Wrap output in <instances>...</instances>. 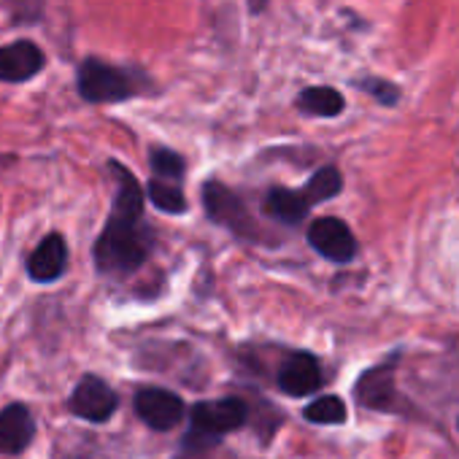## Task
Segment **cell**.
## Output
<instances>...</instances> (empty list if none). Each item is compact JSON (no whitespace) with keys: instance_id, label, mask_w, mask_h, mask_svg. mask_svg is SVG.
Masks as SVG:
<instances>
[{"instance_id":"2e32d148","label":"cell","mask_w":459,"mask_h":459,"mask_svg":"<svg viewBox=\"0 0 459 459\" xmlns=\"http://www.w3.org/2000/svg\"><path fill=\"white\" fill-rule=\"evenodd\" d=\"M303 416L311 424H346L349 408H346L343 397H338V394H322V397H316L314 403L306 405Z\"/></svg>"},{"instance_id":"30bf717a","label":"cell","mask_w":459,"mask_h":459,"mask_svg":"<svg viewBox=\"0 0 459 459\" xmlns=\"http://www.w3.org/2000/svg\"><path fill=\"white\" fill-rule=\"evenodd\" d=\"M44 52L33 41H14L9 47H0V82L20 84L44 71Z\"/></svg>"},{"instance_id":"d6986e66","label":"cell","mask_w":459,"mask_h":459,"mask_svg":"<svg viewBox=\"0 0 459 459\" xmlns=\"http://www.w3.org/2000/svg\"><path fill=\"white\" fill-rule=\"evenodd\" d=\"M359 87H362L368 95H373L376 100H381L384 106H394V103H397V98H400L397 87H394V84H389V82H381V79H362V82H359Z\"/></svg>"},{"instance_id":"ac0fdd59","label":"cell","mask_w":459,"mask_h":459,"mask_svg":"<svg viewBox=\"0 0 459 459\" xmlns=\"http://www.w3.org/2000/svg\"><path fill=\"white\" fill-rule=\"evenodd\" d=\"M152 173L168 181H184V160L170 149H152Z\"/></svg>"},{"instance_id":"8fae6325","label":"cell","mask_w":459,"mask_h":459,"mask_svg":"<svg viewBox=\"0 0 459 459\" xmlns=\"http://www.w3.org/2000/svg\"><path fill=\"white\" fill-rule=\"evenodd\" d=\"M68 268V247L60 233L47 236L28 257V276L39 284L57 281Z\"/></svg>"},{"instance_id":"44dd1931","label":"cell","mask_w":459,"mask_h":459,"mask_svg":"<svg viewBox=\"0 0 459 459\" xmlns=\"http://www.w3.org/2000/svg\"><path fill=\"white\" fill-rule=\"evenodd\" d=\"M456 429H459V419H456Z\"/></svg>"},{"instance_id":"5bb4252c","label":"cell","mask_w":459,"mask_h":459,"mask_svg":"<svg viewBox=\"0 0 459 459\" xmlns=\"http://www.w3.org/2000/svg\"><path fill=\"white\" fill-rule=\"evenodd\" d=\"M346 100L333 87H308L298 98V108L311 117H338L343 111Z\"/></svg>"},{"instance_id":"7a4b0ae2","label":"cell","mask_w":459,"mask_h":459,"mask_svg":"<svg viewBox=\"0 0 459 459\" xmlns=\"http://www.w3.org/2000/svg\"><path fill=\"white\" fill-rule=\"evenodd\" d=\"M76 84H79V95L90 103H119L133 95H141L149 87L143 74L127 71V68L95 60V57L79 65Z\"/></svg>"},{"instance_id":"8992f818","label":"cell","mask_w":459,"mask_h":459,"mask_svg":"<svg viewBox=\"0 0 459 459\" xmlns=\"http://www.w3.org/2000/svg\"><path fill=\"white\" fill-rule=\"evenodd\" d=\"M308 244L330 263H338V265H346L354 260L357 255V241H354V233L351 227L338 219V216H322V219H314L311 227H308Z\"/></svg>"},{"instance_id":"277c9868","label":"cell","mask_w":459,"mask_h":459,"mask_svg":"<svg viewBox=\"0 0 459 459\" xmlns=\"http://www.w3.org/2000/svg\"><path fill=\"white\" fill-rule=\"evenodd\" d=\"M397 368H400V351L389 354L384 362L359 373L354 384V400L365 411L392 413V416L408 413V400L397 389Z\"/></svg>"},{"instance_id":"4fadbf2b","label":"cell","mask_w":459,"mask_h":459,"mask_svg":"<svg viewBox=\"0 0 459 459\" xmlns=\"http://www.w3.org/2000/svg\"><path fill=\"white\" fill-rule=\"evenodd\" d=\"M265 208L273 219L284 221V224H300L308 211L311 203L306 200L303 189H287V186H273L265 197Z\"/></svg>"},{"instance_id":"5b68a950","label":"cell","mask_w":459,"mask_h":459,"mask_svg":"<svg viewBox=\"0 0 459 459\" xmlns=\"http://www.w3.org/2000/svg\"><path fill=\"white\" fill-rule=\"evenodd\" d=\"M203 205H205L208 216H211L216 224L227 227L233 236L247 238V241L260 238L257 221L252 219L247 203H244L233 189H230V186H224V184H219V181H205V184H203Z\"/></svg>"},{"instance_id":"9c48e42d","label":"cell","mask_w":459,"mask_h":459,"mask_svg":"<svg viewBox=\"0 0 459 459\" xmlns=\"http://www.w3.org/2000/svg\"><path fill=\"white\" fill-rule=\"evenodd\" d=\"M325 384V373L322 365L314 354L308 351H295L284 359L281 370H279V386L284 394L290 397H306L314 394L319 386Z\"/></svg>"},{"instance_id":"e0dca14e","label":"cell","mask_w":459,"mask_h":459,"mask_svg":"<svg viewBox=\"0 0 459 459\" xmlns=\"http://www.w3.org/2000/svg\"><path fill=\"white\" fill-rule=\"evenodd\" d=\"M149 200H152L160 211H165V213H184V211H186V197H184L181 181H168V178L152 176Z\"/></svg>"},{"instance_id":"7c38bea8","label":"cell","mask_w":459,"mask_h":459,"mask_svg":"<svg viewBox=\"0 0 459 459\" xmlns=\"http://www.w3.org/2000/svg\"><path fill=\"white\" fill-rule=\"evenodd\" d=\"M36 435V421L28 405L12 403L0 411V451L22 454Z\"/></svg>"},{"instance_id":"6da1fadb","label":"cell","mask_w":459,"mask_h":459,"mask_svg":"<svg viewBox=\"0 0 459 459\" xmlns=\"http://www.w3.org/2000/svg\"><path fill=\"white\" fill-rule=\"evenodd\" d=\"M117 173L114 208L108 224L95 244V265L103 273H133L138 271L152 252V230L143 221V192L127 168L111 162Z\"/></svg>"},{"instance_id":"52a82bcc","label":"cell","mask_w":459,"mask_h":459,"mask_svg":"<svg viewBox=\"0 0 459 459\" xmlns=\"http://www.w3.org/2000/svg\"><path fill=\"white\" fill-rule=\"evenodd\" d=\"M117 405H119L117 392L103 378H98V376H84L76 384V389H74V394L68 400V411L74 416L87 419V421H95V424L111 419V413L117 411Z\"/></svg>"},{"instance_id":"ffe728a7","label":"cell","mask_w":459,"mask_h":459,"mask_svg":"<svg viewBox=\"0 0 459 459\" xmlns=\"http://www.w3.org/2000/svg\"><path fill=\"white\" fill-rule=\"evenodd\" d=\"M268 6V0H249V9L252 12H263Z\"/></svg>"},{"instance_id":"9a60e30c","label":"cell","mask_w":459,"mask_h":459,"mask_svg":"<svg viewBox=\"0 0 459 459\" xmlns=\"http://www.w3.org/2000/svg\"><path fill=\"white\" fill-rule=\"evenodd\" d=\"M341 189H343L341 170H338V168H333V165H327V168L316 170V173L308 178V184L303 186V195H306V200H308V203H311V208H314V205H319V203H325V200L335 197Z\"/></svg>"},{"instance_id":"ba28073f","label":"cell","mask_w":459,"mask_h":459,"mask_svg":"<svg viewBox=\"0 0 459 459\" xmlns=\"http://www.w3.org/2000/svg\"><path fill=\"white\" fill-rule=\"evenodd\" d=\"M135 411L138 416L152 427V429H160V432H168L173 429L181 416H184V403L176 392H168V389H157V386H149V389H141L135 394Z\"/></svg>"},{"instance_id":"3957f363","label":"cell","mask_w":459,"mask_h":459,"mask_svg":"<svg viewBox=\"0 0 459 459\" xmlns=\"http://www.w3.org/2000/svg\"><path fill=\"white\" fill-rule=\"evenodd\" d=\"M192 429L184 437V448H211L221 440V435L236 432L249 419V405L241 397L205 400L197 403L189 413Z\"/></svg>"}]
</instances>
